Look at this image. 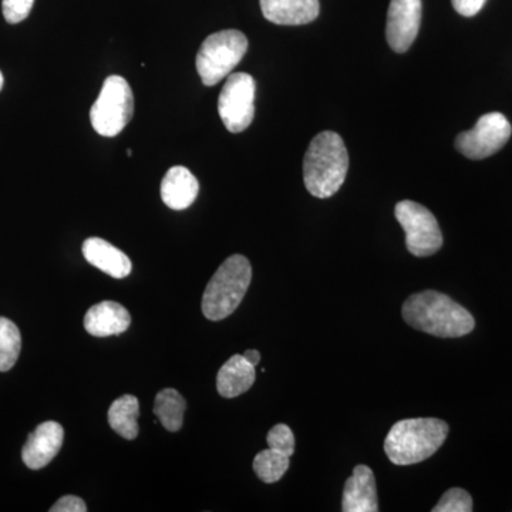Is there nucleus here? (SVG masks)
<instances>
[{
    "label": "nucleus",
    "instance_id": "3",
    "mask_svg": "<svg viewBox=\"0 0 512 512\" xmlns=\"http://www.w3.org/2000/svg\"><path fill=\"white\" fill-rule=\"evenodd\" d=\"M447 434L448 424L440 419L397 421L384 440V451L396 466H412L434 456Z\"/></svg>",
    "mask_w": 512,
    "mask_h": 512
},
{
    "label": "nucleus",
    "instance_id": "12",
    "mask_svg": "<svg viewBox=\"0 0 512 512\" xmlns=\"http://www.w3.org/2000/svg\"><path fill=\"white\" fill-rule=\"evenodd\" d=\"M131 316L120 303L104 301L97 303L84 316V329L96 338L121 335L130 328Z\"/></svg>",
    "mask_w": 512,
    "mask_h": 512
},
{
    "label": "nucleus",
    "instance_id": "1",
    "mask_svg": "<svg viewBox=\"0 0 512 512\" xmlns=\"http://www.w3.org/2000/svg\"><path fill=\"white\" fill-rule=\"evenodd\" d=\"M402 313L407 325L437 338H461L476 326L466 308L436 291L414 293L404 302Z\"/></svg>",
    "mask_w": 512,
    "mask_h": 512
},
{
    "label": "nucleus",
    "instance_id": "28",
    "mask_svg": "<svg viewBox=\"0 0 512 512\" xmlns=\"http://www.w3.org/2000/svg\"><path fill=\"white\" fill-rule=\"evenodd\" d=\"M3 83H5V79H3V74L0 72V90L3 89Z\"/></svg>",
    "mask_w": 512,
    "mask_h": 512
},
{
    "label": "nucleus",
    "instance_id": "11",
    "mask_svg": "<svg viewBox=\"0 0 512 512\" xmlns=\"http://www.w3.org/2000/svg\"><path fill=\"white\" fill-rule=\"evenodd\" d=\"M64 430L56 421L39 424L22 448V460L30 470L45 468L63 446Z\"/></svg>",
    "mask_w": 512,
    "mask_h": 512
},
{
    "label": "nucleus",
    "instance_id": "13",
    "mask_svg": "<svg viewBox=\"0 0 512 512\" xmlns=\"http://www.w3.org/2000/svg\"><path fill=\"white\" fill-rule=\"evenodd\" d=\"M342 510L345 512L379 511L375 474L369 467L363 464L356 466L352 477L346 481Z\"/></svg>",
    "mask_w": 512,
    "mask_h": 512
},
{
    "label": "nucleus",
    "instance_id": "26",
    "mask_svg": "<svg viewBox=\"0 0 512 512\" xmlns=\"http://www.w3.org/2000/svg\"><path fill=\"white\" fill-rule=\"evenodd\" d=\"M451 2H453V8L456 9V12L460 13L461 16L471 18L484 8L487 0H451Z\"/></svg>",
    "mask_w": 512,
    "mask_h": 512
},
{
    "label": "nucleus",
    "instance_id": "2",
    "mask_svg": "<svg viewBox=\"0 0 512 512\" xmlns=\"http://www.w3.org/2000/svg\"><path fill=\"white\" fill-rule=\"evenodd\" d=\"M348 170V148L338 133L323 131L313 138L303 160V181L313 197L335 195L345 183Z\"/></svg>",
    "mask_w": 512,
    "mask_h": 512
},
{
    "label": "nucleus",
    "instance_id": "27",
    "mask_svg": "<svg viewBox=\"0 0 512 512\" xmlns=\"http://www.w3.org/2000/svg\"><path fill=\"white\" fill-rule=\"evenodd\" d=\"M245 359L248 360L249 363H252L256 367L259 362H261V353L255 349H249L244 353Z\"/></svg>",
    "mask_w": 512,
    "mask_h": 512
},
{
    "label": "nucleus",
    "instance_id": "8",
    "mask_svg": "<svg viewBox=\"0 0 512 512\" xmlns=\"http://www.w3.org/2000/svg\"><path fill=\"white\" fill-rule=\"evenodd\" d=\"M255 92L256 84L251 74H229L218 99V113L231 133H242L254 121Z\"/></svg>",
    "mask_w": 512,
    "mask_h": 512
},
{
    "label": "nucleus",
    "instance_id": "14",
    "mask_svg": "<svg viewBox=\"0 0 512 512\" xmlns=\"http://www.w3.org/2000/svg\"><path fill=\"white\" fill-rule=\"evenodd\" d=\"M265 19L275 25H308L319 16V0H259Z\"/></svg>",
    "mask_w": 512,
    "mask_h": 512
},
{
    "label": "nucleus",
    "instance_id": "25",
    "mask_svg": "<svg viewBox=\"0 0 512 512\" xmlns=\"http://www.w3.org/2000/svg\"><path fill=\"white\" fill-rule=\"evenodd\" d=\"M50 512H86L87 505L82 498L74 497V495H64L49 510Z\"/></svg>",
    "mask_w": 512,
    "mask_h": 512
},
{
    "label": "nucleus",
    "instance_id": "24",
    "mask_svg": "<svg viewBox=\"0 0 512 512\" xmlns=\"http://www.w3.org/2000/svg\"><path fill=\"white\" fill-rule=\"evenodd\" d=\"M33 3L35 0H3L2 10L6 22L16 25V23L28 19Z\"/></svg>",
    "mask_w": 512,
    "mask_h": 512
},
{
    "label": "nucleus",
    "instance_id": "4",
    "mask_svg": "<svg viewBox=\"0 0 512 512\" xmlns=\"http://www.w3.org/2000/svg\"><path fill=\"white\" fill-rule=\"evenodd\" d=\"M251 281L252 268L248 259L238 254L229 256L202 295L201 308L205 318L218 322L237 311Z\"/></svg>",
    "mask_w": 512,
    "mask_h": 512
},
{
    "label": "nucleus",
    "instance_id": "7",
    "mask_svg": "<svg viewBox=\"0 0 512 512\" xmlns=\"http://www.w3.org/2000/svg\"><path fill=\"white\" fill-rule=\"evenodd\" d=\"M394 214L404 229L410 254L426 258L443 247L439 222L424 205L410 200L402 201L396 205Z\"/></svg>",
    "mask_w": 512,
    "mask_h": 512
},
{
    "label": "nucleus",
    "instance_id": "5",
    "mask_svg": "<svg viewBox=\"0 0 512 512\" xmlns=\"http://www.w3.org/2000/svg\"><path fill=\"white\" fill-rule=\"evenodd\" d=\"M247 52V36L239 30H221L208 36L195 60L202 83L208 87L220 83L241 63Z\"/></svg>",
    "mask_w": 512,
    "mask_h": 512
},
{
    "label": "nucleus",
    "instance_id": "23",
    "mask_svg": "<svg viewBox=\"0 0 512 512\" xmlns=\"http://www.w3.org/2000/svg\"><path fill=\"white\" fill-rule=\"evenodd\" d=\"M266 441H268L269 448L279 451L285 456L292 457V454L295 453V436L286 424H276L272 427Z\"/></svg>",
    "mask_w": 512,
    "mask_h": 512
},
{
    "label": "nucleus",
    "instance_id": "17",
    "mask_svg": "<svg viewBox=\"0 0 512 512\" xmlns=\"http://www.w3.org/2000/svg\"><path fill=\"white\" fill-rule=\"evenodd\" d=\"M255 377V366L244 355L232 356L218 372V393L225 399L241 396L254 386Z\"/></svg>",
    "mask_w": 512,
    "mask_h": 512
},
{
    "label": "nucleus",
    "instance_id": "10",
    "mask_svg": "<svg viewBox=\"0 0 512 512\" xmlns=\"http://www.w3.org/2000/svg\"><path fill=\"white\" fill-rule=\"evenodd\" d=\"M421 0H392L387 12V43L396 53H406L419 35Z\"/></svg>",
    "mask_w": 512,
    "mask_h": 512
},
{
    "label": "nucleus",
    "instance_id": "9",
    "mask_svg": "<svg viewBox=\"0 0 512 512\" xmlns=\"http://www.w3.org/2000/svg\"><path fill=\"white\" fill-rule=\"evenodd\" d=\"M511 134L510 121L504 114H484L471 130L458 134L456 148L470 160H484L498 153L508 143Z\"/></svg>",
    "mask_w": 512,
    "mask_h": 512
},
{
    "label": "nucleus",
    "instance_id": "18",
    "mask_svg": "<svg viewBox=\"0 0 512 512\" xmlns=\"http://www.w3.org/2000/svg\"><path fill=\"white\" fill-rule=\"evenodd\" d=\"M138 416L140 404L136 396L124 394L109 409V424L111 429L126 440H134L138 436Z\"/></svg>",
    "mask_w": 512,
    "mask_h": 512
},
{
    "label": "nucleus",
    "instance_id": "19",
    "mask_svg": "<svg viewBox=\"0 0 512 512\" xmlns=\"http://www.w3.org/2000/svg\"><path fill=\"white\" fill-rule=\"evenodd\" d=\"M187 402L175 389H164L154 400V414L168 431H178L183 427Z\"/></svg>",
    "mask_w": 512,
    "mask_h": 512
},
{
    "label": "nucleus",
    "instance_id": "22",
    "mask_svg": "<svg viewBox=\"0 0 512 512\" xmlns=\"http://www.w3.org/2000/svg\"><path fill=\"white\" fill-rule=\"evenodd\" d=\"M473 498L463 488H451L443 494L433 512H471Z\"/></svg>",
    "mask_w": 512,
    "mask_h": 512
},
{
    "label": "nucleus",
    "instance_id": "21",
    "mask_svg": "<svg viewBox=\"0 0 512 512\" xmlns=\"http://www.w3.org/2000/svg\"><path fill=\"white\" fill-rule=\"evenodd\" d=\"M289 458L279 451L268 450L261 451L254 458V470L259 480L266 484H274L285 476L289 468Z\"/></svg>",
    "mask_w": 512,
    "mask_h": 512
},
{
    "label": "nucleus",
    "instance_id": "16",
    "mask_svg": "<svg viewBox=\"0 0 512 512\" xmlns=\"http://www.w3.org/2000/svg\"><path fill=\"white\" fill-rule=\"evenodd\" d=\"M83 255L90 265L116 279L126 278L133 269L130 259L123 251L101 238L86 239L83 244Z\"/></svg>",
    "mask_w": 512,
    "mask_h": 512
},
{
    "label": "nucleus",
    "instance_id": "15",
    "mask_svg": "<svg viewBox=\"0 0 512 512\" xmlns=\"http://www.w3.org/2000/svg\"><path fill=\"white\" fill-rule=\"evenodd\" d=\"M200 184L188 168L175 165L161 183V200L175 211L187 210L197 200Z\"/></svg>",
    "mask_w": 512,
    "mask_h": 512
},
{
    "label": "nucleus",
    "instance_id": "20",
    "mask_svg": "<svg viewBox=\"0 0 512 512\" xmlns=\"http://www.w3.org/2000/svg\"><path fill=\"white\" fill-rule=\"evenodd\" d=\"M22 350L20 330L12 320L0 316V372H9Z\"/></svg>",
    "mask_w": 512,
    "mask_h": 512
},
{
    "label": "nucleus",
    "instance_id": "6",
    "mask_svg": "<svg viewBox=\"0 0 512 512\" xmlns=\"http://www.w3.org/2000/svg\"><path fill=\"white\" fill-rule=\"evenodd\" d=\"M134 114V96L130 84L121 76L107 77L99 99L90 110L93 128L103 137L119 136Z\"/></svg>",
    "mask_w": 512,
    "mask_h": 512
}]
</instances>
